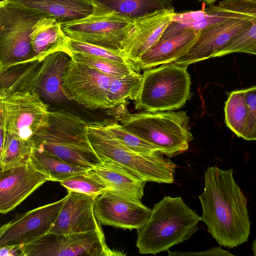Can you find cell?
Segmentation results:
<instances>
[{
    "instance_id": "6da1fadb",
    "label": "cell",
    "mask_w": 256,
    "mask_h": 256,
    "mask_svg": "<svg viewBox=\"0 0 256 256\" xmlns=\"http://www.w3.org/2000/svg\"><path fill=\"white\" fill-rule=\"evenodd\" d=\"M233 170L208 168L204 186L198 196L202 220L222 246L233 248L248 240L250 222L247 199L234 180Z\"/></svg>"
},
{
    "instance_id": "7a4b0ae2",
    "label": "cell",
    "mask_w": 256,
    "mask_h": 256,
    "mask_svg": "<svg viewBox=\"0 0 256 256\" xmlns=\"http://www.w3.org/2000/svg\"><path fill=\"white\" fill-rule=\"evenodd\" d=\"M200 216L182 197L166 196L156 204L150 215L137 229L136 246L140 254L168 251L191 238L198 230Z\"/></svg>"
},
{
    "instance_id": "3957f363",
    "label": "cell",
    "mask_w": 256,
    "mask_h": 256,
    "mask_svg": "<svg viewBox=\"0 0 256 256\" xmlns=\"http://www.w3.org/2000/svg\"><path fill=\"white\" fill-rule=\"evenodd\" d=\"M87 125L70 112L50 111V124L34 137V147L71 164L92 168L102 161L90 144Z\"/></svg>"
},
{
    "instance_id": "277c9868",
    "label": "cell",
    "mask_w": 256,
    "mask_h": 256,
    "mask_svg": "<svg viewBox=\"0 0 256 256\" xmlns=\"http://www.w3.org/2000/svg\"><path fill=\"white\" fill-rule=\"evenodd\" d=\"M126 129L159 149L169 157L186 151L194 139L185 111H144L118 118Z\"/></svg>"
},
{
    "instance_id": "5b68a950",
    "label": "cell",
    "mask_w": 256,
    "mask_h": 256,
    "mask_svg": "<svg viewBox=\"0 0 256 256\" xmlns=\"http://www.w3.org/2000/svg\"><path fill=\"white\" fill-rule=\"evenodd\" d=\"M90 144L102 161L116 162L146 182L172 184L177 166L160 152L145 155L128 148L112 136L99 121L88 124Z\"/></svg>"
},
{
    "instance_id": "8992f818",
    "label": "cell",
    "mask_w": 256,
    "mask_h": 256,
    "mask_svg": "<svg viewBox=\"0 0 256 256\" xmlns=\"http://www.w3.org/2000/svg\"><path fill=\"white\" fill-rule=\"evenodd\" d=\"M190 85L187 68L174 62L145 70L135 109L150 112L178 110L190 99Z\"/></svg>"
},
{
    "instance_id": "52a82bcc",
    "label": "cell",
    "mask_w": 256,
    "mask_h": 256,
    "mask_svg": "<svg viewBox=\"0 0 256 256\" xmlns=\"http://www.w3.org/2000/svg\"><path fill=\"white\" fill-rule=\"evenodd\" d=\"M42 13L14 4L0 2V71L35 62L30 42L34 25Z\"/></svg>"
},
{
    "instance_id": "ba28073f",
    "label": "cell",
    "mask_w": 256,
    "mask_h": 256,
    "mask_svg": "<svg viewBox=\"0 0 256 256\" xmlns=\"http://www.w3.org/2000/svg\"><path fill=\"white\" fill-rule=\"evenodd\" d=\"M48 106L32 90L16 91L0 96V129L33 142L50 124Z\"/></svg>"
},
{
    "instance_id": "9c48e42d",
    "label": "cell",
    "mask_w": 256,
    "mask_h": 256,
    "mask_svg": "<svg viewBox=\"0 0 256 256\" xmlns=\"http://www.w3.org/2000/svg\"><path fill=\"white\" fill-rule=\"evenodd\" d=\"M134 20L93 2V10L89 16L61 26L68 38L122 51Z\"/></svg>"
},
{
    "instance_id": "30bf717a",
    "label": "cell",
    "mask_w": 256,
    "mask_h": 256,
    "mask_svg": "<svg viewBox=\"0 0 256 256\" xmlns=\"http://www.w3.org/2000/svg\"><path fill=\"white\" fill-rule=\"evenodd\" d=\"M22 256H109L123 255L106 245L102 230L70 234L48 232L22 245Z\"/></svg>"
},
{
    "instance_id": "8fae6325",
    "label": "cell",
    "mask_w": 256,
    "mask_h": 256,
    "mask_svg": "<svg viewBox=\"0 0 256 256\" xmlns=\"http://www.w3.org/2000/svg\"><path fill=\"white\" fill-rule=\"evenodd\" d=\"M116 76L103 74L72 58L62 83L66 98L91 110L110 109V86Z\"/></svg>"
},
{
    "instance_id": "7c38bea8",
    "label": "cell",
    "mask_w": 256,
    "mask_h": 256,
    "mask_svg": "<svg viewBox=\"0 0 256 256\" xmlns=\"http://www.w3.org/2000/svg\"><path fill=\"white\" fill-rule=\"evenodd\" d=\"M94 208L102 224L130 230L142 226L152 210L140 199L111 190L96 198Z\"/></svg>"
},
{
    "instance_id": "4fadbf2b",
    "label": "cell",
    "mask_w": 256,
    "mask_h": 256,
    "mask_svg": "<svg viewBox=\"0 0 256 256\" xmlns=\"http://www.w3.org/2000/svg\"><path fill=\"white\" fill-rule=\"evenodd\" d=\"M66 200L63 198L20 214L0 228V247L26 245L49 232Z\"/></svg>"
},
{
    "instance_id": "5bb4252c",
    "label": "cell",
    "mask_w": 256,
    "mask_h": 256,
    "mask_svg": "<svg viewBox=\"0 0 256 256\" xmlns=\"http://www.w3.org/2000/svg\"><path fill=\"white\" fill-rule=\"evenodd\" d=\"M254 21V17L232 18L201 30L190 48L174 63L188 68L192 64L216 58L232 40L248 29Z\"/></svg>"
},
{
    "instance_id": "9a60e30c",
    "label": "cell",
    "mask_w": 256,
    "mask_h": 256,
    "mask_svg": "<svg viewBox=\"0 0 256 256\" xmlns=\"http://www.w3.org/2000/svg\"><path fill=\"white\" fill-rule=\"evenodd\" d=\"M175 13L174 10H163L134 18L122 50L124 57L134 66L160 40Z\"/></svg>"
},
{
    "instance_id": "2e32d148",
    "label": "cell",
    "mask_w": 256,
    "mask_h": 256,
    "mask_svg": "<svg viewBox=\"0 0 256 256\" xmlns=\"http://www.w3.org/2000/svg\"><path fill=\"white\" fill-rule=\"evenodd\" d=\"M48 178L29 162L0 172V212L13 210L46 182Z\"/></svg>"
},
{
    "instance_id": "e0dca14e",
    "label": "cell",
    "mask_w": 256,
    "mask_h": 256,
    "mask_svg": "<svg viewBox=\"0 0 256 256\" xmlns=\"http://www.w3.org/2000/svg\"><path fill=\"white\" fill-rule=\"evenodd\" d=\"M96 198L68 191L64 205L48 232L70 234L102 230L94 212Z\"/></svg>"
},
{
    "instance_id": "ac0fdd59",
    "label": "cell",
    "mask_w": 256,
    "mask_h": 256,
    "mask_svg": "<svg viewBox=\"0 0 256 256\" xmlns=\"http://www.w3.org/2000/svg\"><path fill=\"white\" fill-rule=\"evenodd\" d=\"M200 31L185 28L179 34L160 39L134 64L136 70H146L174 62L183 56L197 40Z\"/></svg>"
},
{
    "instance_id": "d6986e66",
    "label": "cell",
    "mask_w": 256,
    "mask_h": 256,
    "mask_svg": "<svg viewBox=\"0 0 256 256\" xmlns=\"http://www.w3.org/2000/svg\"><path fill=\"white\" fill-rule=\"evenodd\" d=\"M6 0L55 18L61 24L86 18L93 10L92 0Z\"/></svg>"
},
{
    "instance_id": "ffe728a7",
    "label": "cell",
    "mask_w": 256,
    "mask_h": 256,
    "mask_svg": "<svg viewBox=\"0 0 256 256\" xmlns=\"http://www.w3.org/2000/svg\"><path fill=\"white\" fill-rule=\"evenodd\" d=\"M30 42L35 61L43 60L48 55L58 52L72 56L68 38L61 24L54 18L44 17L37 22L30 34Z\"/></svg>"
},
{
    "instance_id": "44dd1931",
    "label": "cell",
    "mask_w": 256,
    "mask_h": 256,
    "mask_svg": "<svg viewBox=\"0 0 256 256\" xmlns=\"http://www.w3.org/2000/svg\"><path fill=\"white\" fill-rule=\"evenodd\" d=\"M71 57L66 53H52L42 60L37 78L36 88L50 100L60 101L66 97L62 87L65 72Z\"/></svg>"
},
{
    "instance_id": "7402d4cb",
    "label": "cell",
    "mask_w": 256,
    "mask_h": 256,
    "mask_svg": "<svg viewBox=\"0 0 256 256\" xmlns=\"http://www.w3.org/2000/svg\"><path fill=\"white\" fill-rule=\"evenodd\" d=\"M106 182L110 190L141 199L146 180L116 162L104 160L92 168Z\"/></svg>"
},
{
    "instance_id": "603a6c76",
    "label": "cell",
    "mask_w": 256,
    "mask_h": 256,
    "mask_svg": "<svg viewBox=\"0 0 256 256\" xmlns=\"http://www.w3.org/2000/svg\"><path fill=\"white\" fill-rule=\"evenodd\" d=\"M30 162L36 169L46 175L50 181L60 182L90 168L68 162L35 148Z\"/></svg>"
},
{
    "instance_id": "cb8c5ba5",
    "label": "cell",
    "mask_w": 256,
    "mask_h": 256,
    "mask_svg": "<svg viewBox=\"0 0 256 256\" xmlns=\"http://www.w3.org/2000/svg\"><path fill=\"white\" fill-rule=\"evenodd\" d=\"M0 172L27 164L34 150L32 141L22 140L0 129Z\"/></svg>"
},
{
    "instance_id": "d4e9b609",
    "label": "cell",
    "mask_w": 256,
    "mask_h": 256,
    "mask_svg": "<svg viewBox=\"0 0 256 256\" xmlns=\"http://www.w3.org/2000/svg\"><path fill=\"white\" fill-rule=\"evenodd\" d=\"M92 2L133 18L157 10H174L172 0H92Z\"/></svg>"
},
{
    "instance_id": "484cf974",
    "label": "cell",
    "mask_w": 256,
    "mask_h": 256,
    "mask_svg": "<svg viewBox=\"0 0 256 256\" xmlns=\"http://www.w3.org/2000/svg\"><path fill=\"white\" fill-rule=\"evenodd\" d=\"M224 111L227 127L238 137L246 140L248 110L244 90L229 93Z\"/></svg>"
},
{
    "instance_id": "4316f807",
    "label": "cell",
    "mask_w": 256,
    "mask_h": 256,
    "mask_svg": "<svg viewBox=\"0 0 256 256\" xmlns=\"http://www.w3.org/2000/svg\"><path fill=\"white\" fill-rule=\"evenodd\" d=\"M205 8L206 14L201 20L185 26H180L176 23L172 22L164 30L162 36L168 37L174 36L183 30L188 28L200 31L208 27L228 20L252 17L223 8L220 6L209 5Z\"/></svg>"
},
{
    "instance_id": "83f0119b",
    "label": "cell",
    "mask_w": 256,
    "mask_h": 256,
    "mask_svg": "<svg viewBox=\"0 0 256 256\" xmlns=\"http://www.w3.org/2000/svg\"><path fill=\"white\" fill-rule=\"evenodd\" d=\"M142 81V74L136 70L128 74L115 78L110 86L108 94L111 108L123 104L128 98L136 100Z\"/></svg>"
},
{
    "instance_id": "f1b7e54d",
    "label": "cell",
    "mask_w": 256,
    "mask_h": 256,
    "mask_svg": "<svg viewBox=\"0 0 256 256\" xmlns=\"http://www.w3.org/2000/svg\"><path fill=\"white\" fill-rule=\"evenodd\" d=\"M99 122L112 136L135 152L145 155L160 152L159 149L126 129L120 124L110 120Z\"/></svg>"
},
{
    "instance_id": "f546056e",
    "label": "cell",
    "mask_w": 256,
    "mask_h": 256,
    "mask_svg": "<svg viewBox=\"0 0 256 256\" xmlns=\"http://www.w3.org/2000/svg\"><path fill=\"white\" fill-rule=\"evenodd\" d=\"M68 191L96 197L110 190L109 188L92 168L60 182Z\"/></svg>"
},
{
    "instance_id": "4dcf8cb0",
    "label": "cell",
    "mask_w": 256,
    "mask_h": 256,
    "mask_svg": "<svg viewBox=\"0 0 256 256\" xmlns=\"http://www.w3.org/2000/svg\"><path fill=\"white\" fill-rule=\"evenodd\" d=\"M71 58L103 74L116 77L137 71L132 64L100 58L81 52H73Z\"/></svg>"
},
{
    "instance_id": "1f68e13d",
    "label": "cell",
    "mask_w": 256,
    "mask_h": 256,
    "mask_svg": "<svg viewBox=\"0 0 256 256\" xmlns=\"http://www.w3.org/2000/svg\"><path fill=\"white\" fill-rule=\"evenodd\" d=\"M237 52L256 56V17H254L252 24L248 29L232 40L216 57Z\"/></svg>"
},
{
    "instance_id": "d6a6232c",
    "label": "cell",
    "mask_w": 256,
    "mask_h": 256,
    "mask_svg": "<svg viewBox=\"0 0 256 256\" xmlns=\"http://www.w3.org/2000/svg\"><path fill=\"white\" fill-rule=\"evenodd\" d=\"M68 40L69 48L72 53L81 52L100 58L134 65L124 57L122 51L74 40L68 38Z\"/></svg>"
},
{
    "instance_id": "836d02e7",
    "label": "cell",
    "mask_w": 256,
    "mask_h": 256,
    "mask_svg": "<svg viewBox=\"0 0 256 256\" xmlns=\"http://www.w3.org/2000/svg\"><path fill=\"white\" fill-rule=\"evenodd\" d=\"M244 92L248 110L246 140H256V86Z\"/></svg>"
},
{
    "instance_id": "e575fe53",
    "label": "cell",
    "mask_w": 256,
    "mask_h": 256,
    "mask_svg": "<svg viewBox=\"0 0 256 256\" xmlns=\"http://www.w3.org/2000/svg\"><path fill=\"white\" fill-rule=\"evenodd\" d=\"M169 255H194V256H232L234 254L228 250H224L220 247H214L206 251L200 252L170 253L168 252Z\"/></svg>"
},
{
    "instance_id": "d590c367",
    "label": "cell",
    "mask_w": 256,
    "mask_h": 256,
    "mask_svg": "<svg viewBox=\"0 0 256 256\" xmlns=\"http://www.w3.org/2000/svg\"><path fill=\"white\" fill-rule=\"evenodd\" d=\"M0 256H22V245H6L0 247Z\"/></svg>"
},
{
    "instance_id": "8d00e7d4",
    "label": "cell",
    "mask_w": 256,
    "mask_h": 256,
    "mask_svg": "<svg viewBox=\"0 0 256 256\" xmlns=\"http://www.w3.org/2000/svg\"><path fill=\"white\" fill-rule=\"evenodd\" d=\"M218 0H198L199 2H202L208 4L209 5H212L214 4Z\"/></svg>"
},
{
    "instance_id": "74e56055",
    "label": "cell",
    "mask_w": 256,
    "mask_h": 256,
    "mask_svg": "<svg viewBox=\"0 0 256 256\" xmlns=\"http://www.w3.org/2000/svg\"><path fill=\"white\" fill-rule=\"evenodd\" d=\"M252 250L254 252V256H256V239L252 242Z\"/></svg>"
},
{
    "instance_id": "f35d334b",
    "label": "cell",
    "mask_w": 256,
    "mask_h": 256,
    "mask_svg": "<svg viewBox=\"0 0 256 256\" xmlns=\"http://www.w3.org/2000/svg\"><path fill=\"white\" fill-rule=\"evenodd\" d=\"M250 0V1L252 2H256V0Z\"/></svg>"
}]
</instances>
